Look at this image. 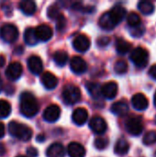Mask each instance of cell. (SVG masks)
<instances>
[{
	"instance_id": "6da1fadb",
	"label": "cell",
	"mask_w": 156,
	"mask_h": 157,
	"mask_svg": "<svg viewBox=\"0 0 156 157\" xmlns=\"http://www.w3.org/2000/svg\"><path fill=\"white\" fill-rule=\"evenodd\" d=\"M20 113L26 118H32L39 112L40 107L35 97L29 92H23L19 98Z\"/></svg>"
},
{
	"instance_id": "7a4b0ae2",
	"label": "cell",
	"mask_w": 156,
	"mask_h": 157,
	"mask_svg": "<svg viewBox=\"0 0 156 157\" xmlns=\"http://www.w3.org/2000/svg\"><path fill=\"white\" fill-rule=\"evenodd\" d=\"M8 132L12 137L23 142H28L32 137V130L26 124H22L17 121L9 122Z\"/></svg>"
},
{
	"instance_id": "3957f363",
	"label": "cell",
	"mask_w": 156,
	"mask_h": 157,
	"mask_svg": "<svg viewBox=\"0 0 156 157\" xmlns=\"http://www.w3.org/2000/svg\"><path fill=\"white\" fill-rule=\"evenodd\" d=\"M62 98L66 105H74L81 99V91L74 85H67L64 86Z\"/></svg>"
},
{
	"instance_id": "277c9868",
	"label": "cell",
	"mask_w": 156,
	"mask_h": 157,
	"mask_svg": "<svg viewBox=\"0 0 156 157\" xmlns=\"http://www.w3.org/2000/svg\"><path fill=\"white\" fill-rule=\"evenodd\" d=\"M130 58L137 67L143 68L145 67L149 62V52L143 47H137L131 52Z\"/></svg>"
},
{
	"instance_id": "5b68a950",
	"label": "cell",
	"mask_w": 156,
	"mask_h": 157,
	"mask_svg": "<svg viewBox=\"0 0 156 157\" xmlns=\"http://www.w3.org/2000/svg\"><path fill=\"white\" fill-rule=\"evenodd\" d=\"M125 128L131 135H140L143 131V122L142 118L139 116H132L128 118L125 122Z\"/></svg>"
},
{
	"instance_id": "8992f818",
	"label": "cell",
	"mask_w": 156,
	"mask_h": 157,
	"mask_svg": "<svg viewBox=\"0 0 156 157\" xmlns=\"http://www.w3.org/2000/svg\"><path fill=\"white\" fill-rule=\"evenodd\" d=\"M0 37L7 43L16 41L18 38V30L13 24H5L0 28Z\"/></svg>"
},
{
	"instance_id": "52a82bcc",
	"label": "cell",
	"mask_w": 156,
	"mask_h": 157,
	"mask_svg": "<svg viewBox=\"0 0 156 157\" xmlns=\"http://www.w3.org/2000/svg\"><path fill=\"white\" fill-rule=\"evenodd\" d=\"M22 73H23V67L21 63L18 62L11 63L6 69V75L11 81L18 80L21 77Z\"/></svg>"
},
{
	"instance_id": "ba28073f",
	"label": "cell",
	"mask_w": 156,
	"mask_h": 157,
	"mask_svg": "<svg viewBox=\"0 0 156 157\" xmlns=\"http://www.w3.org/2000/svg\"><path fill=\"white\" fill-rule=\"evenodd\" d=\"M61 116V109L58 105L52 104L47 107L43 112V119L47 122H55Z\"/></svg>"
},
{
	"instance_id": "9c48e42d",
	"label": "cell",
	"mask_w": 156,
	"mask_h": 157,
	"mask_svg": "<svg viewBox=\"0 0 156 157\" xmlns=\"http://www.w3.org/2000/svg\"><path fill=\"white\" fill-rule=\"evenodd\" d=\"M89 128L97 134H103L107 131V122L101 117H94L89 121Z\"/></svg>"
},
{
	"instance_id": "30bf717a",
	"label": "cell",
	"mask_w": 156,
	"mask_h": 157,
	"mask_svg": "<svg viewBox=\"0 0 156 157\" xmlns=\"http://www.w3.org/2000/svg\"><path fill=\"white\" fill-rule=\"evenodd\" d=\"M90 40L84 34L75 37V39L73 41V46L74 50L78 52H86L90 48Z\"/></svg>"
},
{
	"instance_id": "8fae6325",
	"label": "cell",
	"mask_w": 156,
	"mask_h": 157,
	"mask_svg": "<svg viewBox=\"0 0 156 157\" xmlns=\"http://www.w3.org/2000/svg\"><path fill=\"white\" fill-rule=\"evenodd\" d=\"M28 68L35 75H39L42 74L43 63H42L41 59L36 55L30 56L28 59Z\"/></svg>"
},
{
	"instance_id": "7c38bea8",
	"label": "cell",
	"mask_w": 156,
	"mask_h": 157,
	"mask_svg": "<svg viewBox=\"0 0 156 157\" xmlns=\"http://www.w3.org/2000/svg\"><path fill=\"white\" fill-rule=\"evenodd\" d=\"M40 82L42 84V86L48 89V90H51L54 89L57 85H58V78L51 72H44L41 74L40 75Z\"/></svg>"
},
{
	"instance_id": "4fadbf2b",
	"label": "cell",
	"mask_w": 156,
	"mask_h": 157,
	"mask_svg": "<svg viewBox=\"0 0 156 157\" xmlns=\"http://www.w3.org/2000/svg\"><path fill=\"white\" fill-rule=\"evenodd\" d=\"M70 68L74 74L81 75L87 70V64L83 58L79 56H74L70 62Z\"/></svg>"
},
{
	"instance_id": "5bb4252c",
	"label": "cell",
	"mask_w": 156,
	"mask_h": 157,
	"mask_svg": "<svg viewBox=\"0 0 156 157\" xmlns=\"http://www.w3.org/2000/svg\"><path fill=\"white\" fill-rule=\"evenodd\" d=\"M99 27L105 30H112L118 24L109 11L104 13L99 18Z\"/></svg>"
},
{
	"instance_id": "9a60e30c",
	"label": "cell",
	"mask_w": 156,
	"mask_h": 157,
	"mask_svg": "<svg viewBox=\"0 0 156 157\" xmlns=\"http://www.w3.org/2000/svg\"><path fill=\"white\" fill-rule=\"evenodd\" d=\"M35 33L38 40L40 41H48L49 40H51L53 34L51 28L46 24H41L38 26L35 29Z\"/></svg>"
},
{
	"instance_id": "2e32d148",
	"label": "cell",
	"mask_w": 156,
	"mask_h": 157,
	"mask_svg": "<svg viewBox=\"0 0 156 157\" xmlns=\"http://www.w3.org/2000/svg\"><path fill=\"white\" fill-rule=\"evenodd\" d=\"M101 94L108 99H113L118 94V85L116 82L110 81L105 83L101 86Z\"/></svg>"
},
{
	"instance_id": "e0dca14e",
	"label": "cell",
	"mask_w": 156,
	"mask_h": 157,
	"mask_svg": "<svg viewBox=\"0 0 156 157\" xmlns=\"http://www.w3.org/2000/svg\"><path fill=\"white\" fill-rule=\"evenodd\" d=\"M131 103H132L133 108L140 111L145 110L149 106L148 98L142 93L135 94L131 98Z\"/></svg>"
},
{
	"instance_id": "ac0fdd59",
	"label": "cell",
	"mask_w": 156,
	"mask_h": 157,
	"mask_svg": "<svg viewBox=\"0 0 156 157\" xmlns=\"http://www.w3.org/2000/svg\"><path fill=\"white\" fill-rule=\"evenodd\" d=\"M88 119V112L84 108H77L72 114V120L77 126L84 125Z\"/></svg>"
},
{
	"instance_id": "d6986e66",
	"label": "cell",
	"mask_w": 156,
	"mask_h": 157,
	"mask_svg": "<svg viewBox=\"0 0 156 157\" xmlns=\"http://www.w3.org/2000/svg\"><path fill=\"white\" fill-rule=\"evenodd\" d=\"M67 153L70 157H85L86 149L79 143H71L67 146Z\"/></svg>"
},
{
	"instance_id": "ffe728a7",
	"label": "cell",
	"mask_w": 156,
	"mask_h": 157,
	"mask_svg": "<svg viewBox=\"0 0 156 157\" xmlns=\"http://www.w3.org/2000/svg\"><path fill=\"white\" fill-rule=\"evenodd\" d=\"M64 155H65L64 147L62 144L59 143H54L51 144L46 151L47 157H63Z\"/></svg>"
},
{
	"instance_id": "44dd1931",
	"label": "cell",
	"mask_w": 156,
	"mask_h": 157,
	"mask_svg": "<svg viewBox=\"0 0 156 157\" xmlns=\"http://www.w3.org/2000/svg\"><path fill=\"white\" fill-rule=\"evenodd\" d=\"M36 3L31 0H24L19 3V9L27 16L33 15L36 12Z\"/></svg>"
},
{
	"instance_id": "7402d4cb",
	"label": "cell",
	"mask_w": 156,
	"mask_h": 157,
	"mask_svg": "<svg viewBox=\"0 0 156 157\" xmlns=\"http://www.w3.org/2000/svg\"><path fill=\"white\" fill-rule=\"evenodd\" d=\"M111 112L118 116H124L129 112V106L125 101H118L111 106Z\"/></svg>"
},
{
	"instance_id": "603a6c76",
	"label": "cell",
	"mask_w": 156,
	"mask_h": 157,
	"mask_svg": "<svg viewBox=\"0 0 156 157\" xmlns=\"http://www.w3.org/2000/svg\"><path fill=\"white\" fill-rule=\"evenodd\" d=\"M129 150H130V144L125 139L118 140V142L116 143L115 147H114V152L116 155H118L120 156H123V155H127Z\"/></svg>"
},
{
	"instance_id": "cb8c5ba5",
	"label": "cell",
	"mask_w": 156,
	"mask_h": 157,
	"mask_svg": "<svg viewBox=\"0 0 156 157\" xmlns=\"http://www.w3.org/2000/svg\"><path fill=\"white\" fill-rule=\"evenodd\" d=\"M86 87L88 91V93L91 95V97L94 99H99L102 96L101 94V86L98 83H93V82H89L86 83Z\"/></svg>"
},
{
	"instance_id": "d4e9b609",
	"label": "cell",
	"mask_w": 156,
	"mask_h": 157,
	"mask_svg": "<svg viewBox=\"0 0 156 157\" xmlns=\"http://www.w3.org/2000/svg\"><path fill=\"white\" fill-rule=\"evenodd\" d=\"M109 12L112 15V17H114V19L117 22V24H119L125 17L126 13H127L126 9L122 6H120V5H117L114 7H112V9Z\"/></svg>"
},
{
	"instance_id": "484cf974",
	"label": "cell",
	"mask_w": 156,
	"mask_h": 157,
	"mask_svg": "<svg viewBox=\"0 0 156 157\" xmlns=\"http://www.w3.org/2000/svg\"><path fill=\"white\" fill-rule=\"evenodd\" d=\"M24 40L25 42L29 45V46H34L38 43L39 40L36 36L35 33V29L33 28H29L25 30L24 33Z\"/></svg>"
},
{
	"instance_id": "4316f807",
	"label": "cell",
	"mask_w": 156,
	"mask_h": 157,
	"mask_svg": "<svg viewBox=\"0 0 156 157\" xmlns=\"http://www.w3.org/2000/svg\"><path fill=\"white\" fill-rule=\"evenodd\" d=\"M131 49V43L123 40L118 39L116 40V50L120 54H125Z\"/></svg>"
},
{
	"instance_id": "83f0119b",
	"label": "cell",
	"mask_w": 156,
	"mask_h": 157,
	"mask_svg": "<svg viewBox=\"0 0 156 157\" xmlns=\"http://www.w3.org/2000/svg\"><path fill=\"white\" fill-rule=\"evenodd\" d=\"M53 61L58 66H64L68 61V54L64 51H57L53 54Z\"/></svg>"
},
{
	"instance_id": "f1b7e54d",
	"label": "cell",
	"mask_w": 156,
	"mask_h": 157,
	"mask_svg": "<svg viewBox=\"0 0 156 157\" xmlns=\"http://www.w3.org/2000/svg\"><path fill=\"white\" fill-rule=\"evenodd\" d=\"M138 8H139V10L143 14L150 15V14H152L154 11V5L152 2H150V1L143 0V1H140L139 2Z\"/></svg>"
},
{
	"instance_id": "f546056e",
	"label": "cell",
	"mask_w": 156,
	"mask_h": 157,
	"mask_svg": "<svg viewBox=\"0 0 156 157\" xmlns=\"http://www.w3.org/2000/svg\"><path fill=\"white\" fill-rule=\"evenodd\" d=\"M11 113V105L4 99H0V119L7 118Z\"/></svg>"
},
{
	"instance_id": "4dcf8cb0",
	"label": "cell",
	"mask_w": 156,
	"mask_h": 157,
	"mask_svg": "<svg viewBox=\"0 0 156 157\" xmlns=\"http://www.w3.org/2000/svg\"><path fill=\"white\" fill-rule=\"evenodd\" d=\"M127 22H128V25L131 28H136L138 26L141 25V17L140 16L135 13V12H131L129 15H128V17H127Z\"/></svg>"
},
{
	"instance_id": "1f68e13d",
	"label": "cell",
	"mask_w": 156,
	"mask_h": 157,
	"mask_svg": "<svg viewBox=\"0 0 156 157\" xmlns=\"http://www.w3.org/2000/svg\"><path fill=\"white\" fill-rule=\"evenodd\" d=\"M114 71L118 75H123L128 71V63L125 60H119L115 63Z\"/></svg>"
},
{
	"instance_id": "d6a6232c",
	"label": "cell",
	"mask_w": 156,
	"mask_h": 157,
	"mask_svg": "<svg viewBox=\"0 0 156 157\" xmlns=\"http://www.w3.org/2000/svg\"><path fill=\"white\" fill-rule=\"evenodd\" d=\"M143 144L145 145H153L156 144V132L155 131H149L145 133L143 140Z\"/></svg>"
},
{
	"instance_id": "836d02e7",
	"label": "cell",
	"mask_w": 156,
	"mask_h": 157,
	"mask_svg": "<svg viewBox=\"0 0 156 157\" xmlns=\"http://www.w3.org/2000/svg\"><path fill=\"white\" fill-rule=\"evenodd\" d=\"M61 15L60 9L56 5H51L47 9V16L51 19H56Z\"/></svg>"
},
{
	"instance_id": "e575fe53",
	"label": "cell",
	"mask_w": 156,
	"mask_h": 157,
	"mask_svg": "<svg viewBox=\"0 0 156 157\" xmlns=\"http://www.w3.org/2000/svg\"><path fill=\"white\" fill-rule=\"evenodd\" d=\"M109 142L107 138H97L94 142V145L97 150H104L108 147Z\"/></svg>"
},
{
	"instance_id": "d590c367",
	"label": "cell",
	"mask_w": 156,
	"mask_h": 157,
	"mask_svg": "<svg viewBox=\"0 0 156 157\" xmlns=\"http://www.w3.org/2000/svg\"><path fill=\"white\" fill-rule=\"evenodd\" d=\"M56 29L60 31V30H63L64 28H65V26H66V18H65V17L63 16V15H60L57 18H56Z\"/></svg>"
},
{
	"instance_id": "8d00e7d4",
	"label": "cell",
	"mask_w": 156,
	"mask_h": 157,
	"mask_svg": "<svg viewBox=\"0 0 156 157\" xmlns=\"http://www.w3.org/2000/svg\"><path fill=\"white\" fill-rule=\"evenodd\" d=\"M144 31H145V29L142 25H140V26H138L136 28H132V29L131 31V34L135 38H139L144 33Z\"/></svg>"
},
{
	"instance_id": "74e56055",
	"label": "cell",
	"mask_w": 156,
	"mask_h": 157,
	"mask_svg": "<svg viewBox=\"0 0 156 157\" xmlns=\"http://www.w3.org/2000/svg\"><path fill=\"white\" fill-rule=\"evenodd\" d=\"M109 42H110V38L107 36H102L98 38L97 40V43L99 47H106L109 44Z\"/></svg>"
},
{
	"instance_id": "f35d334b",
	"label": "cell",
	"mask_w": 156,
	"mask_h": 157,
	"mask_svg": "<svg viewBox=\"0 0 156 157\" xmlns=\"http://www.w3.org/2000/svg\"><path fill=\"white\" fill-rule=\"evenodd\" d=\"M38 150L34 147H29L27 149V155L30 157H37L38 156Z\"/></svg>"
},
{
	"instance_id": "ab89813d",
	"label": "cell",
	"mask_w": 156,
	"mask_h": 157,
	"mask_svg": "<svg viewBox=\"0 0 156 157\" xmlns=\"http://www.w3.org/2000/svg\"><path fill=\"white\" fill-rule=\"evenodd\" d=\"M149 74H150V75L156 80V64L154 65H153L151 68H150V70H149Z\"/></svg>"
},
{
	"instance_id": "60d3db41",
	"label": "cell",
	"mask_w": 156,
	"mask_h": 157,
	"mask_svg": "<svg viewBox=\"0 0 156 157\" xmlns=\"http://www.w3.org/2000/svg\"><path fill=\"white\" fill-rule=\"evenodd\" d=\"M5 136V125L0 122V139Z\"/></svg>"
},
{
	"instance_id": "b9f144b4",
	"label": "cell",
	"mask_w": 156,
	"mask_h": 157,
	"mask_svg": "<svg viewBox=\"0 0 156 157\" xmlns=\"http://www.w3.org/2000/svg\"><path fill=\"white\" fill-rule=\"evenodd\" d=\"M6 63V58L4 55H0V67H3Z\"/></svg>"
},
{
	"instance_id": "7bdbcfd3",
	"label": "cell",
	"mask_w": 156,
	"mask_h": 157,
	"mask_svg": "<svg viewBox=\"0 0 156 157\" xmlns=\"http://www.w3.org/2000/svg\"><path fill=\"white\" fill-rule=\"evenodd\" d=\"M44 140H45V136H44V135L40 134V135H39V136H37V142L42 143Z\"/></svg>"
},
{
	"instance_id": "ee69618b",
	"label": "cell",
	"mask_w": 156,
	"mask_h": 157,
	"mask_svg": "<svg viewBox=\"0 0 156 157\" xmlns=\"http://www.w3.org/2000/svg\"><path fill=\"white\" fill-rule=\"evenodd\" d=\"M5 154V147L2 144H0V156H2Z\"/></svg>"
},
{
	"instance_id": "f6af8a7d",
	"label": "cell",
	"mask_w": 156,
	"mask_h": 157,
	"mask_svg": "<svg viewBox=\"0 0 156 157\" xmlns=\"http://www.w3.org/2000/svg\"><path fill=\"white\" fill-rule=\"evenodd\" d=\"M2 89V80H1V77H0V91Z\"/></svg>"
},
{
	"instance_id": "bcb514c9",
	"label": "cell",
	"mask_w": 156,
	"mask_h": 157,
	"mask_svg": "<svg viewBox=\"0 0 156 157\" xmlns=\"http://www.w3.org/2000/svg\"><path fill=\"white\" fill-rule=\"evenodd\" d=\"M154 105H155L156 107V92L155 94H154Z\"/></svg>"
},
{
	"instance_id": "7dc6e473",
	"label": "cell",
	"mask_w": 156,
	"mask_h": 157,
	"mask_svg": "<svg viewBox=\"0 0 156 157\" xmlns=\"http://www.w3.org/2000/svg\"><path fill=\"white\" fill-rule=\"evenodd\" d=\"M17 157H27V156H24V155H18V156Z\"/></svg>"
},
{
	"instance_id": "c3c4849f",
	"label": "cell",
	"mask_w": 156,
	"mask_h": 157,
	"mask_svg": "<svg viewBox=\"0 0 156 157\" xmlns=\"http://www.w3.org/2000/svg\"><path fill=\"white\" fill-rule=\"evenodd\" d=\"M155 122H156V118H155Z\"/></svg>"
}]
</instances>
